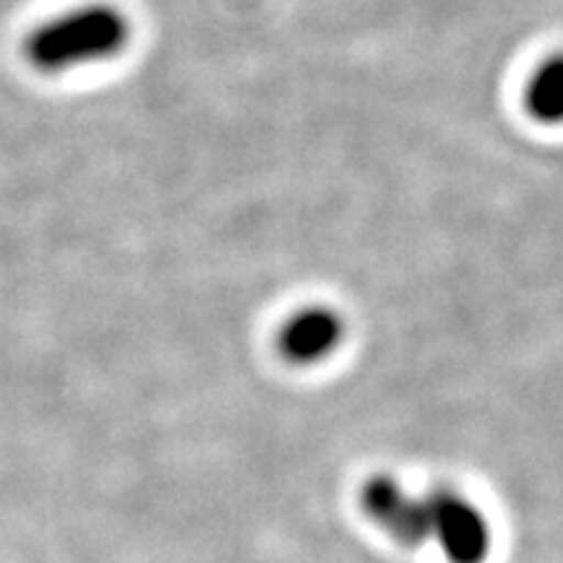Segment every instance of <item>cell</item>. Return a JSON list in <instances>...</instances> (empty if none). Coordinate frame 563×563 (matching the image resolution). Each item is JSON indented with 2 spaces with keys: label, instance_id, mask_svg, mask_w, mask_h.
Masks as SVG:
<instances>
[{
  "label": "cell",
  "instance_id": "obj_1",
  "mask_svg": "<svg viewBox=\"0 0 563 563\" xmlns=\"http://www.w3.org/2000/svg\"><path fill=\"white\" fill-rule=\"evenodd\" d=\"M131 42V19L108 3H89L42 21L24 40V60L45 76L74 74L118 58Z\"/></svg>",
  "mask_w": 563,
  "mask_h": 563
},
{
  "label": "cell",
  "instance_id": "obj_5",
  "mask_svg": "<svg viewBox=\"0 0 563 563\" xmlns=\"http://www.w3.org/2000/svg\"><path fill=\"white\" fill-rule=\"evenodd\" d=\"M527 112L538 123H563V53L553 55L534 68L525 91Z\"/></svg>",
  "mask_w": 563,
  "mask_h": 563
},
{
  "label": "cell",
  "instance_id": "obj_2",
  "mask_svg": "<svg viewBox=\"0 0 563 563\" xmlns=\"http://www.w3.org/2000/svg\"><path fill=\"white\" fill-rule=\"evenodd\" d=\"M431 540L449 563H485L493 551V530L481 506L460 490L441 485L426 493Z\"/></svg>",
  "mask_w": 563,
  "mask_h": 563
},
{
  "label": "cell",
  "instance_id": "obj_4",
  "mask_svg": "<svg viewBox=\"0 0 563 563\" xmlns=\"http://www.w3.org/2000/svg\"><path fill=\"white\" fill-rule=\"evenodd\" d=\"M344 340V319L334 308L308 306L282 323L277 347L287 363L316 365L332 357Z\"/></svg>",
  "mask_w": 563,
  "mask_h": 563
},
{
  "label": "cell",
  "instance_id": "obj_3",
  "mask_svg": "<svg viewBox=\"0 0 563 563\" xmlns=\"http://www.w3.org/2000/svg\"><path fill=\"white\" fill-rule=\"evenodd\" d=\"M361 506L365 517L384 530L394 543L405 548H422L431 540L426 493L407 490L397 477L373 475L361 488Z\"/></svg>",
  "mask_w": 563,
  "mask_h": 563
}]
</instances>
